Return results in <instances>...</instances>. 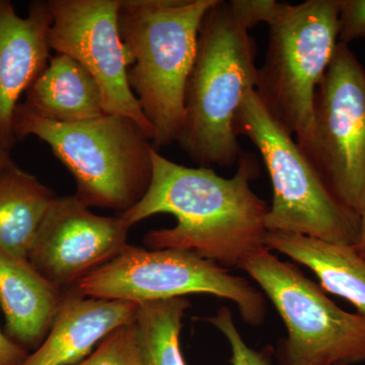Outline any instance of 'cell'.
Wrapping results in <instances>:
<instances>
[{"mask_svg": "<svg viewBox=\"0 0 365 365\" xmlns=\"http://www.w3.org/2000/svg\"><path fill=\"white\" fill-rule=\"evenodd\" d=\"M150 158V188L133 208L120 215L130 227L158 213L176 218L174 227L148 232V247L192 252L234 267L266 248L269 207L250 184L260 174L254 153L242 150L237 172L230 179L216 174L213 168L178 165L153 146Z\"/></svg>", "mask_w": 365, "mask_h": 365, "instance_id": "1", "label": "cell"}, {"mask_svg": "<svg viewBox=\"0 0 365 365\" xmlns=\"http://www.w3.org/2000/svg\"><path fill=\"white\" fill-rule=\"evenodd\" d=\"M256 43L232 2L215 0L199 28L178 143L198 167L232 168L242 153L235 128L245 96L257 83Z\"/></svg>", "mask_w": 365, "mask_h": 365, "instance_id": "2", "label": "cell"}, {"mask_svg": "<svg viewBox=\"0 0 365 365\" xmlns=\"http://www.w3.org/2000/svg\"><path fill=\"white\" fill-rule=\"evenodd\" d=\"M215 2L121 0L118 26L129 58L127 79L155 131V150L181 137L199 28Z\"/></svg>", "mask_w": 365, "mask_h": 365, "instance_id": "3", "label": "cell"}, {"mask_svg": "<svg viewBox=\"0 0 365 365\" xmlns=\"http://www.w3.org/2000/svg\"><path fill=\"white\" fill-rule=\"evenodd\" d=\"M16 141L36 136L71 173L74 197L86 207L123 215L145 195L153 178V144L129 118L108 115L78 123L43 119L19 103L14 113Z\"/></svg>", "mask_w": 365, "mask_h": 365, "instance_id": "4", "label": "cell"}, {"mask_svg": "<svg viewBox=\"0 0 365 365\" xmlns=\"http://www.w3.org/2000/svg\"><path fill=\"white\" fill-rule=\"evenodd\" d=\"M235 128L237 136H246L258 148L270 176L273 199L266 215L268 232L357 247L361 218L334 195L292 134L269 113L256 91L245 96Z\"/></svg>", "mask_w": 365, "mask_h": 365, "instance_id": "5", "label": "cell"}, {"mask_svg": "<svg viewBox=\"0 0 365 365\" xmlns=\"http://www.w3.org/2000/svg\"><path fill=\"white\" fill-rule=\"evenodd\" d=\"M338 0L278 4L256 91L269 113L302 150L313 134L317 88L338 44Z\"/></svg>", "mask_w": 365, "mask_h": 365, "instance_id": "6", "label": "cell"}, {"mask_svg": "<svg viewBox=\"0 0 365 365\" xmlns=\"http://www.w3.org/2000/svg\"><path fill=\"white\" fill-rule=\"evenodd\" d=\"M272 302L287 327L284 365H356L365 362V318L338 307L319 284L267 248L239 267Z\"/></svg>", "mask_w": 365, "mask_h": 365, "instance_id": "7", "label": "cell"}, {"mask_svg": "<svg viewBox=\"0 0 365 365\" xmlns=\"http://www.w3.org/2000/svg\"><path fill=\"white\" fill-rule=\"evenodd\" d=\"M79 294L135 304L207 294L232 300L252 326L265 319V295L246 278L182 250H146L127 245L114 260L79 281Z\"/></svg>", "mask_w": 365, "mask_h": 365, "instance_id": "8", "label": "cell"}, {"mask_svg": "<svg viewBox=\"0 0 365 365\" xmlns=\"http://www.w3.org/2000/svg\"><path fill=\"white\" fill-rule=\"evenodd\" d=\"M343 205L365 209V68L338 42L314 101L311 141L302 150Z\"/></svg>", "mask_w": 365, "mask_h": 365, "instance_id": "9", "label": "cell"}, {"mask_svg": "<svg viewBox=\"0 0 365 365\" xmlns=\"http://www.w3.org/2000/svg\"><path fill=\"white\" fill-rule=\"evenodd\" d=\"M50 49L78 62L100 86L105 114L129 118L151 143L153 127L127 79L129 58L120 38L121 0H48Z\"/></svg>", "mask_w": 365, "mask_h": 365, "instance_id": "10", "label": "cell"}, {"mask_svg": "<svg viewBox=\"0 0 365 365\" xmlns=\"http://www.w3.org/2000/svg\"><path fill=\"white\" fill-rule=\"evenodd\" d=\"M129 230L120 215H97L74 196L57 197L28 259L59 289L74 287L123 251Z\"/></svg>", "mask_w": 365, "mask_h": 365, "instance_id": "11", "label": "cell"}, {"mask_svg": "<svg viewBox=\"0 0 365 365\" xmlns=\"http://www.w3.org/2000/svg\"><path fill=\"white\" fill-rule=\"evenodd\" d=\"M52 14L48 1H33L21 18L9 0H0V148L11 153L16 139L14 113L21 93L49 62L48 30Z\"/></svg>", "mask_w": 365, "mask_h": 365, "instance_id": "12", "label": "cell"}, {"mask_svg": "<svg viewBox=\"0 0 365 365\" xmlns=\"http://www.w3.org/2000/svg\"><path fill=\"white\" fill-rule=\"evenodd\" d=\"M138 307L132 302L86 297L71 287L47 337L21 365L78 364L113 331L133 321Z\"/></svg>", "mask_w": 365, "mask_h": 365, "instance_id": "13", "label": "cell"}, {"mask_svg": "<svg viewBox=\"0 0 365 365\" xmlns=\"http://www.w3.org/2000/svg\"><path fill=\"white\" fill-rule=\"evenodd\" d=\"M64 294L29 259L0 248V306L7 337L21 348H38L59 313Z\"/></svg>", "mask_w": 365, "mask_h": 365, "instance_id": "14", "label": "cell"}, {"mask_svg": "<svg viewBox=\"0 0 365 365\" xmlns=\"http://www.w3.org/2000/svg\"><path fill=\"white\" fill-rule=\"evenodd\" d=\"M26 107L43 119L78 123L104 116L102 91L76 60L56 53L26 91Z\"/></svg>", "mask_w": 365, "mask_h": 365, "instance_id": "15", "label": "cell"}, {"mask_svg": "<svg viewBox=\"0 0 365 365\" xmlns=\"http://www.w3.org/2000/svg\"><path fill=\"white\" fill-rule=\"evenodd\" d=\"M265 244L313 271L319 287L348 300L365 318V259L356 247L282 232H268Z\"/></svg>", "mask_w": 365, "mask_h": 365, "instance_id": "16", "label": "cell"}, {"mask_svg": "<svg viewBox=\"0 0 365 365\" xmlns=\"http://www.w3.org/2000/svg\"><path fill=\"white\" fill-rule=\"evenodd\" d=\"M57 197L16 163L0 168V248L28 259L41 223Z\"/></svg>", "mask_w": 365, "mask_h": 365, "instance_id": "17", "label": "cell"}, {"mask_svg": "<svg viewBox=\"0 0 365 365\" xmlns=\"http://www.w3.org/2000/svg\"><path fill=\"white\" fill-rule=\"evenodd\" d=\"M136 322L143 337L148 365H186L180 334L191 304L186 297L138 304Z\"/></svg>", "mask_w": 365, "mask_h": 365, "instance_id": "18", "label": "cell"}, {"mask_svg": "<svg viewBox=\"0 0 365 365\" xmlns=\"http://www.w3.org/2000/svg\"><path fill=\"white\" fill-rule=\"evenodd\" d=\"M76 365H148L136 317L113 331L93 354Z\"/></svg>", "mask_w": 365, "mask_h": 365, "instance_id": "19", "label": "cell"}, {"mask_svg": "<svg viewBox=\"0 0 365 365\" xmlns=\"http://www.w3.org/2000/svg\"><path fill=\"white\" fill-rule=\"evenodd\" d=\"M205 321L215 327L223 334L232 348V365H271L267 354L252 349L242 339L235 326L232 313L227 307H222L213 317L205 318Z\"/></svg>", "mask_w": 365, "mask_h": 365, "instance_id": "20", "label": "cell"}, {"mask_svg": "<svg viewBox=\"0 0 365 365\" xmlns=\"http://www.w3.org/2000/svg\"><path fill=\"white\" fill-rule=\"evenodd\" d=\"M338 42L365 39V0H338Z\"/></svg>", "mask_w": 365, "mask_h": 365, "instance_id": "21", "label": "cell"}, {"mask_svg": "<svg viewBox=\"0 0 365 365\" xmlns=\"http://www.w3.org/2000/svg\"><path fill=\"white\" fill-rule=\"evenodd\" d=\"M235 13L250 30L260 23L268 24L275 14V0H230Z\"/></svg>", "mask_w": 365, "mask_h": 365, "instance_id": "22", "label": "cell"}, {"mask_svg": "<svg viewBox=\"0 0 365 365\" xmlns=\"http://www.w3.org/2000/svg\"><path fill=\"white\" fill-rule=\"evenodd\" d=\"M28 356L26 349L0 330V365H21Z\"/></svg>", "mask_w": 365, "mask_h": 365, "instance_id": "23", "label": "cell"}, {"mask_svg": "<svg viewBox=\"0 0 365 365\" xmlns=\"http://www.w3.org/2000/svg\"><path fill=\"white\" fill-rule=\"evenodd\" d=\"M356 249L359 253L365 259V209L364 215H361V227H360L359 241Z\"/></svg>", "mask_w": 365, "mask_h": 365, "instance_id": "24", "label": "cell"}, {"mask_svg": "<svg viewBox=\"0 0 365 365\" xmlns=\"http://www.w3.org/2000/svg\"><path fill=\"white\" fill-rule=\"evenodd\" d=\"M13 158L11 157V153L4 148H0V168L4 167V165H9L13 163Z\"/></svg>", "mask_w": 365, "mask_h": 365, "instance_id": "25", "label": "cell"}]
</instances>
